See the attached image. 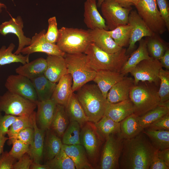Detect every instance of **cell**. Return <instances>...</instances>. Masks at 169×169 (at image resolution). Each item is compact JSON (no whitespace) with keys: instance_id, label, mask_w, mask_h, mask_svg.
I'll return each instance as SVG.
<instances>
[{"instance_id":"6da1fadb","label":"cell","mask_w":169,"mask_h":169,"mask_svg":"<svg viewBox=\"0 0 169 169\" xmlns=\"http://www.w3.org/2000/svg\"><path fill=\"white\" fill-rule=\"evenodd\" d=\"M157 151L143 132L131 139H124L119 168L149 169Z\"/></svg>"},{"instance_id":"7a4b0ae2","label":"cell","mask_w":169,"mask_h":169,"mask_svg":"<svg viewBox=\"0 0 169 169\" xmlns=\"http://www.w3.org/2000/svg\"><path fill=\"white\" fill-rule=\"evenodd\" d=\"M126 50L124 47L117 52L110 53L102 50L92 42L84 53L87 55L90 66L96 72L109 70L120 73L130 55L126 54Z\"/></svg>"},{"instance_id":"3957f363","label":"cell","mask_w":169,"mask_h":169,"mask_svg":"<svg viewBox=\"0 0 169 169\" xmlns=\"http://www.w3.org/2000/svg\"><path fill=\"white\" fill-rule=\"evenodd\" d=\"M77 91V98L89 121H98L104 115L107 101L97 84H86Z\"/></svg>"},{"instance_id":"277c9868","label":"cell","mask_w":169,"mask_h":169,"mask_svg":"<svg viewBox=\"0 0 169 169\" xmlns=\"http://www.w3.org/2000/svg\"><path fill=\"white\" fill-rule=\"evenodd\" d=\"M158 87L154 83L148 81H140L134 85L129 93L133 113L141 116L159 105L160 99Z\"/></svg>"},{"instance_id":"5b68a950","label":"cell","mask_w":169,"mask_h":169,"mask_svg":"<svg viewBox=\"0 0 169 169\" xmlns=\"http://www.w3.org/2000/svg\"><path fill=\"white\" fill-rule=\"evenodd\" d=\"M65 59L67 74L72 78L73 92L88 82L93 81L96 72L90 65L87 55L84 53H65Z\"/></svg>"},{"instance_id":"8992f818","label":"cell","mask_w":169,"mask_h":169,"mask_svg":"<svg viewBox=\"0 0 169 169\" xmlns=\"http://www.w3.org/2000/svg\"><path fill=\"white\" fill-rule=\"evenodd\" d=\"M59 30L56 44L65 53H84L92 42L88 30L63 27Z\"/></svg>"},{"instance_id":"52a82bcc","label":"cell","mask_w":169,"mask_h":169,"mask_svg":"<svg viewBox=\"0 0 169 169\" xmlns=\"http://www.w3.org/2000/svg\"><path fill=\"white\" fill-rule=\"evenodd\" d=\"M80 140L90 163L94 169H98L102 145L105 140L98 133L94 123L88 121L81 127Z\"/></svg>"},{"instance_id":"ba28073f","label":"cell","mask_w":169,"mask_h":169,"mask_svg":"<svg viewBox=\"0 0 169 169\" xmlns=\"http://www.w3.org/2000/svg\"><path fill=\"white\" fill-rule=\"evenodd\" d=\"M36 108V103L8 91L0 96V112L6 115L29 116Z\"/></svg>"},{"instance_id":"9c48e42d","label":"cell","mask_w":169,"mask_h":169,"mask_svg":"<svg viewBox=\"0 0 169 169\" xmlns=\"http://www.w3.org/2000/svg\"><path fill=\"white\" fill-rule=\"evenodd\" d=\"M123 139L119 133L112 134L106 139L101 149L98 169H120L119 161Z\"/></svg>"},{"instance_id":"30bf717a","label":"cell","mask_w":169,"mask_h":169,"mask_svg":"<svg viewBox=\"0 0 169 169\" xmlns=\"http://www.w3.org/2000/svg\"><path fill=\"white\" fill-rule=\"evenodd\" d=\"M135 6L139 16L154 33L160 35L166 31L156 0H140Z\"/></svg>"},{"instance_id":"8fae6325","label":"cell","mask_w":169,"mask_h":169,"mask_svg":"<svg viewBox=\"0 0 169 169\" xmlns=\"http://www.w3.org/2000/svg\"><path fill=\"white\" fill-rule=\"evenodd\" d=\"M100 7L108 29L112 30L120 26L128 24L132 7H123L114 0H105Z\"/></svg>"},{"instance_id":"7c38bea8","label":"cell","mask_w":169,"mask_h":169,"mask_svg":"<svg viewBox=\"0 0 169 169\" xmlns=\"http://www.w3.org/2000/svg\"><path fill=\"white\" fill-rule=\"evenodd\" d=\"M162 68L159 60L151 57L140 62L130 73L134 77V85L140 81H148L158 86L160 83L159 74Z\"/></svg>"},{"instance_id":"4fadbf2b","label":"cell","mask_w":169,"mask_h":169,"mask_svg":"<svg viewBox=\"0 0 169 169\" xmlns=\"http://www.w3.org/2000/svg\"><path fill=\"white\" fill-rule=\"evenodd\" d=\"M5 86L8 91L34 102L38 101L37 95L31 80L21 75H11L7 78Z\"/></svg>"},{"instance_id":"5bb4252c","label":"cell","mask_w":169,"mask_h":169,"mask_svg":"<svg viewBox=\"0 0 169 169\" xmlns=\"http://www.w3.org/2000/svg\"><path fill=\"white\" fill-rule=\"evenodd\" d=\"M128 24L131 27V36L126 54L130 55L134 51L136 44L144 37H150L154 33L138 15L136 10H131L129 14Z\"/></svg>"},{"instance_id":"9a60e30c","label":"cell","mask_w":169,"mask_h":169,"mask_svg":"<svg viewBox=\"0 0 169 169\" xmlns=\"http://www.w3.org/2000/svg\"><path fill=\"white\" fill-rule=\"evenodd\" d=\"M45 29L35 33L31 38L29 45L24 47L21 51L22 54L30 55L35 52H42L48 55L64 57L65 53L61 51L56 44L48 42L45 37Z\"/></svg>"},{"instance_id":"2e32d148","label":"cell","mask_w":169,"mask_h":169,"mask_svg":"<svg viewBox=\"0 0 169 169\" xmlns=\"http://www.w3.org/2000/svg\"><path fill=\"white\" fill-rule=\"evenodd\" d=\"M23 22L22 17L18 16L16 18H11L8 21L0 24V34L5 36L9 33L16 35L18 39V45L16 50L14 53L15 54L21 53V51L26 46L29 45L31 39L26 36L23 30Z\"/></svg>"},{"instance_id":"e0dca14e","label":"cell","mask_w":169,"mask_h":169,"mask_svg":"<svg viewBox=\"0 0 169 169\" xmlns=\"http://www.w3.org/2000/svg\"><path fill=\"white\" fill-rule=\"evenodd\" d=\"M37 111L35 118L38 128L47 131L50 128L55 114L57 104L52 99L36 103Z\"/></svg>"},{"instance_id":"ac0fdd59","label":"cell","mask_w":169,"mask_h":169,"mask_svg":"<svg viewBox=\"0 0 169 169\" xmlns=\"http://www.w3.org/2000/svg\"><path fill=\"white\" fill-rule=\"evenodd\" d=\"M84 7V21L89 29L98 28L108 30L104 19L98 10L96 0H86Z\"/></svg>"},{"instance_id":"d6986e66","label":"cell","mask_w":169,"mask_h":169,"mask_svg":"<svg viewBox=\"0 0 169 169\" xmlns=\"http://www.w3.org/2000/svg\"><path fill=\"white\" fill-rule=\"evenodd\" d=\"M46 60L47 66L44 75L49 81L56 83L67 74L64 58L61 56L48 55Z\"/></svg>"},{"instance_id":"ffe728a7","label":"cell","mask_w":169,"mask_h":169,"mask_svg":"<svg viewBox=\"0 0 169 169\" xmlns=\"http://www.w3.org/2000/svg\"><path fill=\"white\" fill-rule=\"evenodd\" d=\"M134 85L133 78L125 76L109 90L107 96V102L115 103L129 99L130 91Z\"/></svg>"},{"instance_id":"44dd1931","label":"cell","mask_w":169,"mask_h":169,"mask_svg":"<svg viewBox=\"0 0 169 169\" xmlns=\"http://www.w3.org/2000/svg\"><path fill=\"white\" fill-rule=\"evenodd\" d=\"M73 80L71 75L67 74L58 82L50 99L57 104L65 107L73 92Z\"/></svg>"},{"instance_id":"7402d4cb","label":"cell","mask_w":169,"mask_h":169,"mask_svg":"<svg viewBox=\"0 0 169 169\" xmlns=\"http://www.w3.org/2000/svg\"><path fill=\"white\" fill-rule=\"evenodd\" d=\"M92 42L102 50L110 53H114L122 48L118 45L108 34L106 30L102 28L89 29Z\"/></svg>"},{"instance_id":"603a6c76","label":"cell","mask_w":169,"mask_h":169,"mask_svg":"<svg viewBox=\"0 0 169 169\" xmlns=\"http://www.w3.org/2000/svg\"><path fill=\"white\" fill-rule=\"evenodd\" d=\"M133 105L130 99L115 103L107 102L104 115L120 122L133 113Z\"/></svg>"},{"instance_id":"cb8c5ba5","label":"cell","mask_w":169,"mask_h":169,"mask_svg":"<svg viewBox=\"0 0 169 169\" xmlns=\"http://www.w3.org/2000/svg\"><path fill=\"white\" fill-rule=\"evenodd\" d=\"M125 75L120 73L109 70H101L96 72L93 81L106 99L107 94L111 88L122 80Z\"/></svg>"},{"instance_id":"d4e9b609","label":"cell","mask_w":169,"mask_h":169,"mask_svg":"<svg viewBox=\"0 0 169 169\" xmlns=\"http://www.w3.org/2000/svg\"><path fill=\"white\" fill-rule=\"evenodd\" d=\"M62 149L73 161L76 169H93L86 151L81 145H69L63 144Z\"/></svg>"},{"instance_id":"484cf974","label":"cell","mask_w":169,"mask_h":169,"mask_svg":"<svg viewBox=\"0 0 169 169\" xmlns=\"http://www.w3.org/2000/svg\"><path fill=\"white\" fill-rule=\"evenodd\" d=\"M36 113L33 118L34 137L33 144L29 146L28 153L34 161L41 163L43 158V150L46 131L38 127L36 123Z\"/></svg>"},{"instance_id":"4316f807","label":"cell","mask_w":169,"mask_h":169,"mask_svg":"<svg viewBox=\"0 0 169 169\" xmlns=\"http://www.w3.org/2000/svg\"><path fill=\"white\" fill-rule=\"evenodd\" d=\"M151 58L147 48L146 40L142 38L139 41L138 48L130 55L122 67L120 73L125 75L130 73L140 62Z\"/></svg>"},{"instance_id":"83f0119b","label":"cell","mask_w":169,"mask_h":169,"mask_svg":"<svg viewBox=\"0 0 169 169\" xmlns=\"http://www.w3.org/2000/svg\"><path fill=\"white\" fill-rule=\"evenodd\" d=\"M47 66L46 59L40 57L18 66L15 72L31 79L44 74Z\"/></svg>"},{"instance_id":"f1b7e54d","label":"cell","mask_w":169,"mask_h":169,"mask_svg":"<svg viewBox=\"0 0 169 169\" xmlns=\"http://www.w3.org/2000/svg\"><path fill=\"white\" fill-rule=\"evenodd\" d=\"M30 79L35 90L38 101H44L51 99L56 83L49 81L44 74Z\"/></svg>"},{"instance_id":"f546056e","label":"cell","mask_w":169,"mask_h":169,"mask_svg":"<svg viewBox=\"0 0 169 169\" xmlns=\"http://www.w3.org/2000/svg\"><path fill=\"white\" fill-rule=\"evenodd\" d=\"M138 117L132 113L120 122V131L119 134L122 138L131 139L142 132L144 129L139 124Z\"/></svg>"},{"instance_id":"4dcf8cb0","label":"cell","mask_w":169,"mask_h":169,"mask_svg":"<svg viewBox=\"0 0 169 169\" xmlns=\"http://www.w3.org/2000/svg\"><path fill=\"white\" fill-rule=\"evenodd\" d=\"M65 107L70 121L78 122L81 128L85 123L89 121L83 108L74 92Z\"/></svg>"},{"instance_id":"1f68e13d","label":"cell","mask_w":169,"mask_h":169,"mask_svg":"<svg viewBox=\"0 0 169 169\" xmlns=\"http://www.w3.org/2000/svg\"><path fill=\"white\" fill-rule=\"evenodd\" d=\"M63 144L61 138L49 129L46 131L43 150V158L47 161L54 158L61 149Z\"/></svg>"},{"instance_id":"d6a6232c","label":"cell","mask_w":169,"mask_h":169,"mask_svg":"<svg viewBox=\"0 0 169 169\" xmlns=\"http://www.w3.org/2000/svg\"><path fill=\"white\" fill-rule=\"evenodd\" d=\"M70 122L65 107L57 104L50 129L57 136L61 138Z\"/></svg>"},{"instance_id":"836d02e7","label":"cell","mask_w":169,"mask_h":169,"mask_svg":"<svg viewBox=\"0 0 169 169\" xmlns=\"http://www.w3.org/2000/svg\"><path fill=\"white\" fill-rule=\"evenodd\" d=\"M159 35L154 33L151 36L146 37V39L150 56L159 60L169 48L168 44L161 38Z\"/></svg>"},{"instance_id":"e575fe53","label":"cell","mask_w":169,"mask_h":169,"mask_svg":"<svg viewBox=\"0 0 169 169\" xmlns=\"http://www.w3.org/2000/svg\"><path fill=\"white\" fill-rule=\"evenodd\" d=\"M15 46L11 43L7 48L3 46L0 49V65H3L12 63H20L23 64L29 62V55L25 56L20 53L17 55L13 53Z\"/></svg>"},{"instance_id":"d590c367","label":"cell","mask_w":169,"mask_h":169,"mask_svg":"<svg viewBox=\"0 0 169 169\" xmlns=\"http://www.w3.org/2000/svg\"><path fill=\"white\" fill-rule=\"evenodd\" d=\"M142 132L147 136L156 150L169 148V130H154L145 129Z\"/></svg>"},{"instance_id":"8d00e7d4","label":"cell","mask_w":169,"mask_h":169,"mask_svg":"<svg viewBox=\"0 0 169 169\" xmlns=\"http://www.w3.org/2000/svg\"><path fill=\"white\" fill-rule=\"evenodd\" d=\"M94 124L98 133L105 140L110 135L120 131V122H116L105 115Z\"/></svg>"},{"instance_id":"74e56055","label":"cell","mask_w":169,"mask_h":169,"mask_svg":"<svg viewBox=\"0 0 169 169\" xmlns=\"http://www.w3.org/2000/svg\"><path fill=\"white\" fill-rule=\"evenodd\" d=\"M169 113V108L161 105L148 111L138 117L139 124L144 129L147 128L150 125Z\"/></svg>"},{"instance_id":"f35d334b","label":"cell","mask_w":169,"mask_h":169,"mask_svg":"<svg viewBox=\"0 0 169 169\" xmlns=\"http://www.w3.org/2000/svg\"><path fill=\"white\" fill-rule=\"evenodd\" d=\"M131 27L129 24L120 26L111 30H106L108 34L119 46L124 48L128 46Z\"/></svg>"},{"instance_id":"ab89813d","label":"cell","mask_w":169,"mask_h":169,"mask_svg":"<svg viewBox=\"0 0 169 169\" xmlns=\"http://www.w3.org/2000/svg\"><path fill=\"white\" fill-rule=\"evenodd\" d=\"M36 113L35 111L29 116H19L10 126L7 132L8 139V144L10 146L15 136L21 130L28 127H33V118Z\"/></svg>"},{"instance_id":"60d3db41","label":"cell","mask_w":169,"mask_h":169,"mask_svg":"<svg viewBox=\"0 0 169 169\" xmlns=\"http://www.w3.org/2000/svg\"><path fill=\"white\" fill-rule=\"evenodd\" d=\"M81 130V127L78 122L70 121L61 137L62 143L69 145H80Z\"/></svg>"},{"instance_id":"b9f144b4","label":"cell","mask_w":169,"mask_h":169,"mask_svg":"<svg viewBox=\"0 0 169 169\" xmlns=\"http://www.w3.org/2000/svg\"><path fill=\"white\" fill-rule=\"evenodd\" d=\"M45 164L49 169H76L73 161L62 149L54 158L47 161Z\"/></svg>"},{"instance_id":"7bdbcfd3","label":"cell","mask_w":169,"mask_h":169,"mask_svg":"<svg viewBox=\"0 0 169 169\" xmlns=\"http://www.w3.org/2000/svg\"><path fill=\"white\" fill-rule=\"evenodd\" d=\"M159 78L160 80V86L158 94L160 102L169 100V71L162 68L160 70Z\"/></svg>"},{"instance_id":"ee69618b","label":"cell","mask_w":169,"mask_h":169,"mask_svg":"<svg viewBox=\"0 0 169 169\" xmlns=\"http://www.w3.org/2000/svg\"><path fill=\"white\" fill-rule=\"evenodd\" d=\"M48 22V29L45 34V38L48 42L56 44L59 35V30L56 17L54 16L49 18Z\"/></svg>"},{"instance_id":"f6af8a7d","label":"cell","mask_w":169,"mask_h":169,"mask_svg":"<svg viewBox=\"0 0 169 169\" xmlns=\"http://www.w3.org/2000/svg\"><path fill=\"white\" fill-rule=\"evenodd\" d=\"M12 144V147L9 153L16 159H19L29 151L30 145L19 140L14 139Z\"/></svg>"},{"instance_id":"bcb514c9","label":"cell","mask_w":169,"mask_h":169,"mask_svg":"<svg viewBox=\"0 0 169 169\" xmlns=\"http://www.w3.org/2000/svg\"><path fill=\"white\" fill-rule=\"evenodd\" d=\"M34 137V131L33 127H28L20 131L15 136L13 141L15 139H18L31 146L33 144Z\"/></svg>"},{"instance_id":"7dc6e473","label":"cell","mask_w":169,"mask_h":169,"mask_svg":"<svg viewBox=\"0 0 169 169\" xmlns=\"http://www.w3.org/2000/svg\"><path fill=\"white\" fill-rule=\"evenodd\" d=\"M19 116L6 114L3 115L0 112V133L5 136L10 126Z\"/></svg>"},{"instance_id":"c3c4849f","label":"cell","mask_w":169,"mask_h":169,"mask_svg":"<svg viewBox=\"0 0 169 169\" xmlns=\"http://www.w3.org/2000/svg\"><path fill=\"white\" fill-rule=\"evenodd\" d=\"M160 15L169 31V5L167 0H156Z\"/></svg>"},{"instance_id":"681fc988","label":"cell","mask_w":169,"mask_h":169,"mask_svg":"<svg viewBox=\"0 0 169 169\" xmlns=\"http://www.w3.org/2000/svg\"><path fill=\"white\" fill-rule=\"evenodd\" d=\"M146 129L154 130H169V113L150 125Z\"/></svg>"},{"instance_id":"f907efd6","label":"cell","mask_w":169,"mask_h":169,"mask_svg":"<svg viewBox=\"0 0 169 169\" xmlns=\"http://www.w3.org/2000/svg\"><path fill=\"white\" fill-rule=\"evenodd\" d=\"M15 160L9 152L3 151L0 156V169H13Z\"/></svg>"},{"instance_id":"816d5d0a","label":"cell","mask_w":169,"mask_h":169,"mask_svg":"<svg viewBox=\"0 0 169 169\" xmlns=\"http://www.w3.org/2000/svg\"><path fill=\"white\" fill-rule=\"evenodd\" d=\"M33 161L29 154L27 153L20 158L18 161L14 163L13 169H29Z\"/></svg>"},{"instance_id":"f5cc1de1","label":"cell","mask_w":169,"mask_h":169,"mask_svg":"<svg viewBox=\"0 0 169 169\" xmlns=\"http://www.w3.org/2000/svg\"><path fill=\"white\" fill-rule=\"evenodd\" d=\"M157 151L153 158L149 169H169V167L158 156Z\"/></svg>"},{"instance_id":"db71d44e","label":"cell","mask_w":169,"mask_h":169,"mask_svg":"<svg viewBox=\"0 0 169 169\" xmlns=\"http://www.w3.org/2000/svg\"><path fill=\"white\" fill-rule=\"evenodd\" d=\"M157 154L158 156L169 167V148L158 150Z\"/></svg>"},{"instance_id":"11a10c76","label":"cell","mask_w":169,"mask_h":169,"mask_svg":"<svg viewBox=\"0 0 169 169\" xmlns=\"http://www.w3.org/2000/svg\"><path fill=\"white\" fill-rule=\"evenodd\" d=\"M162 66L166 69L169 70V48L166 50L164 54L159 60Z\"/></svg>"},{"instance_id":"9f6ffc18","label":"cell","mask_w":169,"mask_h":169,"mask_svg":"<svg viewBox=\"0 0 169 169\" xmlns=\"http://www.w3.org/2000/svg\"><path fill=\"white\" fill-rule=\"evenodd\" d=\"M30 169H49L48 166L46 164H41L33 161L30 167Z\"/></svg>"},{"instance_id":"6f0895ef","label":"cell","mask_w":169,"mask_h":169,"mask_svg":"<svg viewBox=\"0 0 169 169\" xmlns=\"http://www.w3.org/2000/svg\"><path fill=\"white\" fill-rule=\"evenodd\" d=\"M8 138L3 136L0 133V156L3 151V147L6 141L8 140Z\"/></svg>"},{"instance_id":"680465c9","label":"cell","mask_w":169,"mask_h":169,"mask_svg":"<svg viewBox=\"0 0 169 169\" xmlns=\"http://www.w3.org/2000/svg\"><path fill=\"white\" fill-rule=\"evenodd\" d=\"M118 3L121 6L125 8L131 7L132 5L127 0H114Z\"/></svg>"},{"instance_id":"91938a15","label":"cell","mask_w":169,"mask_h":169,"mask_svg":"<svg viewBox=\"0 0 169 169\" xmlns=\"http://www.w3.org/2000/svg\"><path fill=\"white\" fill-rule=\"evenodd\" d=\"M140 0H127L128 2L132 5L135 6L139 2Z\"/></svg>"},{"instance_id":"94428289","label":"cell","mask_w":169,"mask_h":169,"mask_svg":"<svg viewBox=\"0 0 169 169\" xmlns=\"http://www.w3.org/2000/svg\"><path fill=\"white\" fill-rule=\"evenodd\" d=\"M7 8L6 6L3 3H0V13L2 12V8Z\"/></svg>"},{"instance_id":"6125c7cd","label":"cell","mask_w":169,"mask_h":169,"mask_svg":"<svg viewBox=\"0 0 169 169\" xmlns=\"http://www.w3.org/2000/svg\"><path fill=\"white\" fill-rule=\"evenodd\" d=\"M105 0H98V2L97 3V6L98 7H100L101 3Z\"/></svg>"}]
</instances>
